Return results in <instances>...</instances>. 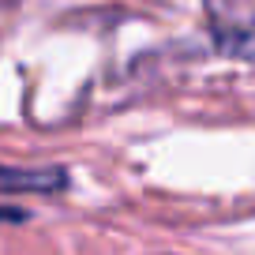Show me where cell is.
I'll list each match as a JSON object with an SVG mask.
<instances>
[{"instance_id": "7a4b0ae2", "label": "cell", "mask_w": 255, "mask_h": 255, "mask_svg": "<svg viewBox=\"0 0 255 255\" xmlns=\"http://www.w3.org/2000/svg\"><path fill=\"white\" fill-rule=\"evenodd\" d=\"M68 188V169L45 165V169H19L0 165V195H60Z\"/></svg>"}, {"instance_id": "3957f363", "label": "cell", "mask_w": 255, "mask_h": 255, "mask_svg": "<svg viewBox=\"0 0 255 255\" xmlns=\"http://www.w3.org/2000/svg\"><path fill=\"white\" fill-rule=\"evenodd\" d=\"M0 222H26V210H4L0 207Z\"/></svg>"}, {"instance_id": "6da1fadb", "label": "cell", "mask_w": 255, "mask_h": 255, "mask_svg": "<svg viewBox=\"0 0 255 255\" xmlns=\"http://www.w3.org/2000/svg\"><path fill=\"white\" fill-rule=\"evenodd\" d=\"M210 34L222 53L255 64V0H210Z\"/></svg>"}]
</instances>
